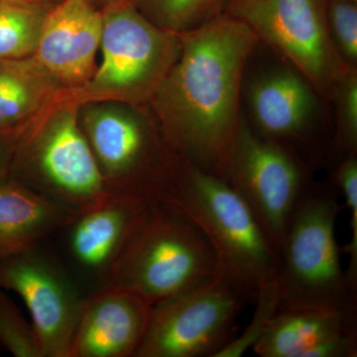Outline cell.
Listing matches in <instances>:
<instances>
[{"label": "cell", "instance_id": "cell-1", "mask_svg": "<svg viewBox=\"0 0 357 357\" xmlns=\"http://www.w3.org/2000/svg\"><path fill=\"white\" fill-rule=\"evenodd\" d=\"M180 39L177 60L149 103L174 151L220 177L243 122L244 69L259 40L225 13Z\"/></svg>", "mask_w": 357, "mask_h": 357}, {"label": "cell", "instance_id": "cell-2", "mask_svg": "<svg viewBox=\"0 0 357 357\" xmlns=\"http://www.w3.org/2000/svg\"><path fill=\"white\" fill-rule=\"evenodd\" d=\"M333 185H307L289 220L277 275L278 311L323 310L357 317V287L342 269Z\"/></svg>", "mask_w": 357, "mask_h": 357}, {"label": "cell", "instance_id": "cell-3", "mask_svg": "<svg viewBox=\"0 0 357 357\" xmlns=\"http://www.w3.org/2000/svg\"><path fill=\"white\" fill-rule=\"evenodd\" d=\"M164 203L177 206L204 232L217 258L218 276L255 299L263 285L276 280L280 251L222 178L182 159L175 188Z\"/></svg>", "mask_w": 357, "mask_h": 357}, {"label": "cell", "instance_id": "cell-4", "mask_svg": "<svg viewBox=\"0 0 357 357\" xmlns=\"http://www.w3.org/2000/svg\"><path fill=\"white\" fill-rule=\"evenodd\" d=\"M217 275L215 252L198 225L177 206L153 201L107 287L136 294L155 307Z\"/></svg>", "mask_w": 357, "mask_h": 357}, {"label": "cell", "instance_id": "cell-5", "mask_svg": "<svg viewBox=\"0 0 357 357\" xmlns=\"http://www.w3.org/2000/svg\"><path fill=\"white\" fill-rule=\"evenodd\" d=\"M67 93L20 134L9 178L74 217L112 196Z\"/></svg>", "mask_w": 357, "mask_h": 357}, {"label": "cell", "instance_id": "cell-6", "mask_svg": "<svg viewBox=\"0 0 357 357\" xmlns=\"http://www.w3.org/2000/svg\"><path fill=\"white\" fill-rule=\"evenodd\" d=\"M100 10V63L91 81L68 96L79 105L114 102L138 107L150 102L177 60L180 34L148 20L133 0H112Z\"/></svg>", "mask_w": 357, "mask_h": 357}, {"label": "cell", "instance_id": "cell-7", "mask_svg": "<svg viewBox=\"0 0 357 357\" xmlns=\"http://www.w3.org/2000/svg\"><path fill=\"white\" fill-rule=\"evenodd\" d=\"M133 107L84 103L82 128L112 194L165 202L175 188L182 158L161 129Z\"/></svg>", "mask_w": 357, "mask_h": 357}, {"label": "cell", "instance_id": "cell-8", "mask_svg": "<svg viewBox=\"0 0 357 357\" xmlns=\"http://www.w3.org/2000/svg\"><path fill=\"white\" fill-rule=\"evenodd\" d=\"M251 294L220 276L154 307L136 357H218L237 337Z\"/></svg>", "mask_w": 357, "mask_h": 357}, {"label": "cell", "instance_id": "cell-9", "mask_svg": "<svg viewBox=\"0 0 357 357\" xmlns=\"http://www.w3.org/2000/svg\"><path fill=\"white\" fill-rule=\"evenodd\" d=\"M225 13L287 59L314 91L332 98L351 68L333 43L326 0H229Z\"/></svg>", "mask_w": 357, "mask_h": 357}, {"label": "cell", "instance_id": "cell-10", "mask_svg": "<svg viewBox=\"0 0 357 357\" xmlns=\"http://www.w3.org/2000/svg\"><path fill=\"white\" fill-rule=\"evenodd\" d=\"M220 178L248 204L280 251L294 208L312 182L309 169L243 121Z\"/></svg>", "mask_w": 357, "mask_h": 357}, {"label": "cell", "instance_id": "cell-11", "mask_svg": "<svg viewBox=\"0 0 357 357\" xmlns=\"http://www.w3.org/2000/svg\"><path fill=\"white\" fill-rule=\"evenodd\" d=\"M0 288L25 303L44 357H70L86 296L41 243L0 261Z\"/></svg>", "mask_w": 357, "mask_h": 357}, {"label": "cell", "instance_id": "cell-12", "mask_svg": "<svg viewBox=\"0 0 357 357\" xmlns=\"http://www.w3.org/2000/svg\"><path fill=\"white\" fill-rule=\"evenodd\" d=\"M151 202L112 194L70 218L60 229L66 234L70 267L93 287L91 293L109 286L119 258Z\"/></svg>", "mask_w": 357, "mask_h": 357}, {"label": "cell", "instance_id": "cell-13", "mask_svg": "<svg viewBox=\"0 0 357 357\" xmlns=\"http://www.w3.org/2000/svg\"><path fill=\"white\" fill-rule=\"evenodd\" d=\"M102 33L100 8L89 0H58L45 14L32 57L68 93L91 81Z\"/></svg>", "mask_w": 357, "mask_h": 357}, {"label": "cell", "instance_id": "cell-14", "mask_svg": "<svg viewBox=\"0 0 357 357\" xmlns=\"http://www.w3.org/2000/svg\"><path fill=\"white\" fill-rule=\"evenodd\" d=\"M256 133L280 145L311 171L323 152L312 135L314 89L297 70H283L257 79L249 89Z\"/></svg>", "mask_w": 357, "mask_h": 357}, {"label": "cell", "instance_id": "cell-15", "mask_svg": "<svg viewBox=\"0 0 357 357\" xmlns=\"http://www.w3.org/2000/svg\"><path fill=\"white\" fill-rule=\"evenodd\" d=\"M154 307L129 291L107 287L86 296L70 357H136Z\"/></svg>", "mask_w": 357, "mask_h": 357}, {"label": "cell", "instance_id": "cell-16", "mask_svg": "<svg viewBox=\"0 0 357 357\" xmlns=\"http://www.w3.org/2000/svg\"><path fill=\"white\" fill-rule=\"evenodd\" d=\"M70 218L58 204L17 181L0 182V261L43 243Z\"/></svg>", "mask_w": 357, "mask_h": 357}, {"label": "cell", "instance_id": "cell-17", "mask_svg": "<svg viewBox=\"0 0 357 357\" xmlns=\"http://www.w3.org/2000/svg\"><path fill=\"white\" fill-rule=\"evenodd\" d=\"M66 93L32 56L0 60V132L22 133Z\"/></svg>", "mask_w": 357, "mask_h": 357}, {"label": "cell", "instance_id": "cell-18", "mask_svg": "<svg viewBox=\"0 0 357 357\" xmlns=\"http://www.w3.org/2000/svg\"><path fill=\"white\" fill-rule=\"evenodd\" d=\"M357 331V317L323 310L277 311L252 351L260 357H303L321 340Z\"/></svg>", "mask_w": 357, "mask_h": 357}, {"label": "cell", "instance_id": "cell-19", "mask_svg": "<svg viewBox=\"0 0 357 357\" xmlns=\"http://www.w3.org/2000/svg\"><path fill=\"white\" fill-rule=\"evenodd\" d=\"M49 7L29 0H0V60L33 56Z\"/></svg>", "mask_w": 357, "mask_h": 357}, {"label": "cell", "instance_id": "cell-20", "mask_svg": "<svg viewBox=\"0 0 357 357\" xmlns=\"http://www.w3.org/2000/svg\"><path fill=\"white\" fill-rule=\"evenodd\" d=\"M148 20L167 31L184 33L222 14L227 0H133Z\"/></svg>", "mask_w": 357, "mask_h": 357}, {"label": "cell", "instance_id": "cell-21", "mask_svg": "<svg viewBox=\"0 0 357 357\" xmlns=\"http://www.w3.org/2000/svg\"><path fill=\"white\" fill-rule=\"evenodd\" d=\"M337 103V129L333 147L338 159L357 154V70L351 68L333 95Z\"/></svg>", "mask_w": 357, "mask_h": 357}, {"label": "cell", "instance_id": "cell-22", "mask_svg": "<svg viewBox=\"0 0 357 357\" xmlns=\"http://www.w3.org/2000/svg\"><path fill=\"white\" fill-rule=\"evenodd\" d=\"M0 347L15 357H44L32 324L0 289Z\"/></svg>", "mask_w": 357, "mask_h": 357}, {"label": "cell", "instance_id": "cell-23", "mask_svg": "<svg viewBox=\"0 0 357 357\" xmlns=\"http://www.w3.org/2000/svg\"><path fill=\"white\" fill-rule=\"evenodd\" d=\"M256 309L250 325L241 337H236L218 357H241L259 340L270 321L278 311V286L276 280L265 284L256 296Z\"/></svg>", "mask_w": 357, "mask_h": 357}, {"label": "cell", "instance_id": "cell-24", "mask_svg": "<svg viewBox=\"0 0 357 357\" xmlns=\"http://www.w3.org/2000/svg\"><path fill=\"white\" fill-rule=\"evenodd\" d=\"M333 183L344 197L351 215V238L344 248L349 258V267L345 271L352 285L357 287V154L347 155L338 160L333 173Z\"/></svg>", "mask_w": 357, "mask_h": 357}, {"label": "cell", "instance_id": "cell-25", "mask_svg": "<svg viewBox=\"0 0 357 357\" xmlns=\"http://www.w3.org/2000/svg\"><path fill=\"white\" fill-rule=\"evenodd\" d=\"M356 0H326L328 26L335 48L345 64L357 65Z\"/></svg>", "mask_w": 357, "mask_h": 357}, {"label": "cell", "instance_id": "cell-26", "mask_svg": "<svg viewBox=\"0 0 357 357\" xmlns=\"http://www.w3.org/2000/svg\"><path fill=\"white\" fill-rule=\"evenodd\" d=\"M357 331L326 338L305 352L303 357H356Z\"/></svg>", "mask_w": 357, "mask_h": 357}, {"label": "cell", "instance_id": "cell-27", "mask_svg": "<svg viewBox=\"0 0 357 357\" xmlns=\"http://www.w3.org/2000/svg\"><path fill=\"white\" fill-rule=\"evenodd\" d=\"M20 135V133L0 132V182L7 180L10 175Z\"/></svg>", "mask_w": 357, "mask_h": 357}, {"label": "cell", "instance_id": "cell-28", "mask_svg": "<svg viewBox=\"0 0 357 357\" xmlns=\"http://www.w3.org/2000/svg\"><path fill=\"white\" fill-rule=\"evenodd\" d=\"M29 1L35 2V3L42 4V6H51L52 4L57 2L58 0H29Z\"/></svg>", "mask_w": 357, "mask_h": 357}, {"label": "cell", "instance_id": "cell-29", "mask_svg": "<svg viewBox=\"0 0 357 357\" xmlns=\"http://www.w3.org/2000/svg\"><path fill=\"white\" fill-rule=\"evenodd\" d=\"M91 3L95 4L96 6H98V8H102L105 4H107V2L112 1V0H89Z\"/></svg>", "mask_w": 357, "mask_h": 357}, {"label": "cell", "instance_id": "cell-30", "mask_svg": "<svg viewBox=\"0 0 357 357\" xmlns=\"http://www.w3.org/2000/svg\"><path fill=\"white\" fill-rule=\"evenodd\" d=\"M356 1H357V0H356Z\"/></svg>", "mask_w": 357, "mask_h": 357}, {"label": "cell", "instance_id": "cell-31", "mask_svg": "<svg viewBox=\"0 0 357 357\" xmlns=\"http://www.w3.org/2000/svg\"><path fill=\"white\" fill-rule=\"evenodd\" d=\"M0 289H1V288H0Z\"/></svg>", "mask_w": 357, "mask_h": 357}]
</instances>
